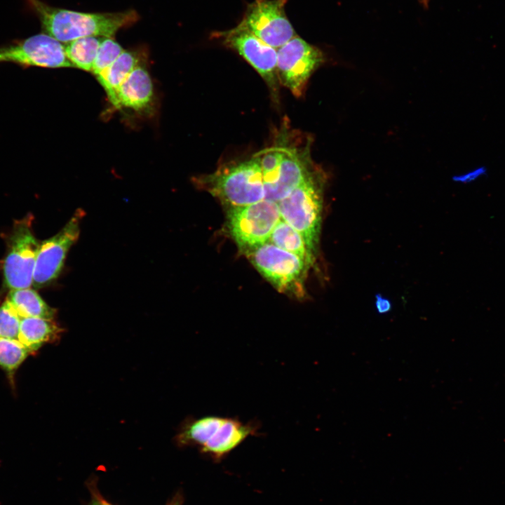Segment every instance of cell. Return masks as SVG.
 I'll return each mask as SVG.
<instances>
[{"label": "cell", "instance_id": "6da1fadb", "mask_svg": "<svg viewBox=\"0 0 505 505\" xmlns=\"http://www.w3.org/2000/svg\"><path fill=\"white\" fill-rule=\"evenodd\" d=\"M43 32L60 42L86 36L112 37L140 19L135 10L115 13H84L51 6L41 0H27Z\"/></svg>", "mask_w": 505, "mask_h": 505}, {"label": "cell", "instance_id": "7a4b0ae2", "mask_svg": "<svg viewBox=\"0 0 505 505\" xmlns=\"http://www.w3.org/2000/svg\"><path fill=\"white\" fill-rule=\"evenodd\" d=\"M197 182L229 208L244 206L265 198L261 169L254 157L231 163Z\"/></svg>", "mask_w": 505, "mask_h": 505}, {"label": "cell", "instance_id": "3957f363", "mask_svg": "<svg viewBox=\"0 0 505 505\" xmlns=\"http://www.w3.org/2000/svg\"><path fill=\"white\" fill-rule=\"evenodd\" d=\"M322 174L317 169L278 202L281 217L303 237L314 254L317 248L323 207Z\"/></svg>", "mask_w": 505, "mask_h": 505}, {"label": "cell", "instance_id": "277c9868", "mask_svg": "<svg viewBox=\"0 0 505 505\" xmlns=\"http://www.w3.org/2000/svg\"><path fill=\"white\" fill-rule=\"evenodd\" d=\"M281 219L278 203L264 198L250 205L229 208L227 227L238 248L248 253L269 241Z\"/></svg>", "mask_w": 505, "mask_h": 505}, {"label": "cell", "instance_id": "5b68a950", "mask_svg": "<svg viewBox=\"0 0 505 505\" xmlns=\"http://www.w3.org/2000/svg\"><path fill=\"white\" fill-rule=\"evenodd\" d=\"M247 255L259 272L279 291L302 295L303 281L309 264L301 257L269 241Z\"/></svg>", "mask_w": 505, "mask_h": 505}, {"label": "cell", "instance_id": "8992f818", "mask_svg": "<svg viewBox=\"0 0 505 505\" xmlns=\"http://www.w3.org/2000/svg\"><path fill=\"white\" fill-rule=\"evenodd\" d=\"M40 243L28 217L17 221L7 240L3 264L4 283L10 290L30 288Z\"/></svg>", "mask_w": 505, "mask_h": 505}, {"label": "cell", "instance_id": "52a82bcc", "mask_svg": "<svg viewBox=\"0 0 505 505\" xmlns=\"http://www.w3.org/2000/svg\"><path fill=\"white\" fill-rule=\"evenodd\" d=\"M324 60L320 49L295 36L277 50L278 79L294 95L299 97L311 74Z\"/></svg>", "mask_w": 505, "mask_h": 505}, {"label": "cell", "instance_id": "ba28073f", "mask_svg": "<svg viewBox=\"0 0 505 505\" xmlns=\"http://www.w3.org/2000/svg\"><path fill=\"white\" fill-rule=\"evenodd\" d=\"M229 48L243 58L263 78L276 100L278 97L277 50L262 41L242 23L213 34Z\"/></svg>", "mask_w": 505, "mask_h": 505}, {"label": "cell", "instance_id": "9c48e42d", "mask_svg": "<svg viewBox=\"0 0 505 505\" xmlns=\"http://www.w3.org/2000/svg\"><path fill=\"white\" fill-rule=\"evenodd\" d=\"M83 217V210L77 209L58 234L40 243L33 275L34 288L45 287L58 277L68 251L79 238Z\"/></svg>", "mask_w": 505, "mask_h": 505}, {"label": "cell", "instance_id": "30bf717a", "mask_svg": "<svg viewBox=\"0 0 505 505\" xmlns=\"http://www.w3.org/2000/svg\"><path fill=\"white\" fill-rule=\"evenodd\" d=\"M288 0H254L241 23L269 46L278 49L295 35L285 12Z\"/></svg>", "mask_w": 505, "mask_h": 505}, {"label": "cell", "instance_id": "8fae6325", "mask_svg": "<svg viewBox=\"0 0 505 505\" xmlns=\"http://www.w3.org/2000/svg\"><path fill=\"white\" fill-rule=\"evenodd\" d=\"M2 62L48 68L73 67L66 56L65 46L45 33L0 46Z\"/></svg>", "mask_w": 505, "mask_h": 505}, {"label": "cell", "instance_id": "7c38bea8", "mask_svg": "<svg viewBox=\"0 0 505 505\" xmlns=\"http://www.w3.org/2000/svg\"><path fill=\"white\" fill-rule=\"evenodd\" d=\"M316 170L309 156V144L303 149L283 144V158L276 181L264 189V198L278 203Z\"/></svg>", "mask_w": 505, "mask_h": 505}, {"label": "cell", "instance_id": "4fadbf2b", "mask_svg": "<svg viewBox=\"0 0 505 505\" xmlns=\"http://www.w3.org/2000/svg\"><path fill=\"white\" fill-rule=\"evenodd\" d=\"M257 432V425L252 422L243 423L236 418L224 417L222 424L201 450L213 458L220 459Z\"/></svg>", "mask_w": 505, "mask_h": 505}, {"label": "cell", "instance_id": "5bb4252c", "mask_svg": "<svg viewBox=\"0 0 505 505\" xmlns=\"http://www.w3.org/2000/svg\"><path fill=\"white\" fill-rule=\"evenodd\" d=\"M152 97L151 77L144 67L138 65L119 88L114 106L142 111L150 106Z\"/></svg>", "mask_w": 505, "mask_h": 505}, {"label": "cell", "instance_id": "9a60e30c", "mask_svg": "<svg viewBox=\"0 0 505 505\" xmlns=\"http://www.w3.org/2000/svg\"><path fill=\"white\" fill-rule=\"evenodd\" d=\"M61 332L62 328L53 319L25 317L21 318L18 340L32 354L45 344L55 341Z\"/></svg>", "mask_w": 505, "mask_h": 505}, {"label": "cell", "instance_id": "2e32d148", "mask_svg": "<svg viewBox=\"0 0 505 505\" xmlns=\"http://www.w3.org/2000/svg\"><path fill=\"white\" fill-rule=\"evenodd\" d=\"M138 58L135 52L123 50L111 65L96 76L113 105L119 88L138 66Z\"/></svg>", "mask_w": 505, "mask_h": 505}, {"label": "cell", "instance_id": "e0dca14e", "mask_svg": "<svg viewBox=\"0 0 505 505\" xmlns=\"http://www.w3.org/2000/svg\"><path fill=\"white\" fill-rule=\"evenodd\" d=\"M6 299L22 318L53 319L56 314V310L48 305L39 295L30 288L11 290Z\"/></svg>", "mask_w": 505, "mask_h": 505}, {"label": "cell", "instance_id": "ac0fdd59", "mask_svg": "<svg viewBox=\"0 0 505 505\" xmlns=\"http://www.w3.org/2000/svg\"><path fill=\"white\" fill-rule=\"evenodd\" d=\"M269 241L295 254L309 265L314 262V254L309 250L302 235L282 219L274 229Z\"/></svg>", "mask_w": 505, "mask_h": 505}, {"label": "cell", "instance_id": "d6986e66", "mask_svg": "<svg viewBox=\"0 0 505 505\" xmlns=\"http://www.w3.org/2000/svg\"><path fill=\"white\" fill-rule=\"evenodd\" d=\"M102 38L86 36L68 42L65 46V51L73 67L92 72Z\"/></svg>", "mask_w": 505, "mask_h": 505}, {"label": "cell", "instance_id": "ffe728a7", "mask_svg": "<svg viewBox=\"0 0 505 505\" xmlns=\"http://www.w3.org/2000/svg\"><path fill=\"white\" fill-rule=\"evenodd\" d=\"M224 419L223 417L208 415L189 422L178 435L180 443L201 447L212 436Z\"/></svg>", "mask_w": 505, "mask_h": 505}, {"label": "cell", "instance_id": "44dd1931", "mask_svg": "<svg viewBox=\"0 0 505 505\" xmlns=\"http://www.w3.org/2000/svg\"><path fill=\"white\" fill-rule=\"evenodd\" d=\"M283 154V144H280L260 152L253 156L261 169L264 189L275 182Z\"/></svg>", "mask_w": 505, "mask_h": 505}, {"label": "cell", "instance_id": "7402d4cb", "mask_svg": "<svg viewBox=\"0 0 505 505\" xmlns=\"http://www.w3.org/2000/svg\"><path fill=\"white\" fill-rule=\"evenodd\" d=\"M29 354L18 339L0 338V367L7 372L18 369Z\"/></svg>", "mask_w": 505, "mask_h": 505}, {"label": "cell", "instance_id": "603a6c76", "mask_svg": "<svg viewBox=\"0 0 505 505\" xmlns=\"http://www.w3.org/2000/svg\"><path fill=\"white\" fill-rule=\"evenodd\" d=\"M123 51L121 46L112 37H103L98 48L92 72L97 76L109 65Z\"/></svg>", "mask_w": 505, "mask_h": 505}, {"label": "cell", "instance_id": "cb8c5ba5", "mask_svg": "<svg viewBox=\"0 0 505 505\" xmlns=\"http://www.w3.org/2000/svg\"><path fill=\"white\" fill-rule=\"evenodd\" d=\"M21 318L6 299L0 306V338L18 339Z\"/></svg>", "mask_w": 505, "mask_h": 505}, {"label": "cell", "instance_id": "d4e9b609", "mask_svg": "<svg viewBox=\"0 0 505 505\" xmlns=\"http://www.w3.org/2000/svg\"><path fill=\"white\" fill-rule=\"evenodd\" d=\"M375 307L379 314H383L389 312L392 308L389 299L384 297L381 294L375 295Z\"/></svg>", "mask_w": 505, "mask_h": 505}, {"label": "cell", "instance_id": "484cf974", "mask_svg": "<svg viewBox=\"0 0 505 505\" xmlns=\"http://www.w3.org/2000/svg\"><path fill=\"white\" fill-rule=\"evenodd\" d=\"M97 498L99 499V501H100L102 505H112V504H109V502H107L104 499L101 498L100 496L97 497Z\"/></svg>", "mask_w": 505, "mask_h": 505}, {"label": "cell", "instance_id": "4316f807", "mask_svg": "<svg viewBox=\"0 0 505 505\" xmlns=\"http://www.w3.org/2000/svg\"><path fill=\"white\" fill-rule=\"evenodd\" d=\"M91 505H102V504H101L100 501H99V499L96 497V498H95V500H94V501H93V503L91 504Z\"/></svg>", "mask_w": 505, "mask_h": 505}, {"label": "cell", "instance_id": "83f0119b", "mask_svg": "<svg viewBox=\"0 0 505 505\" xmlns=\"http://www.w3.org/2000/svg\"><path fill=\"white\" fill-rule=\"evenodd\" d=\"M173 505H175V504H173Z\"/></svg>", "mask_w": 505, "mask_h": 505}]
</instances>
